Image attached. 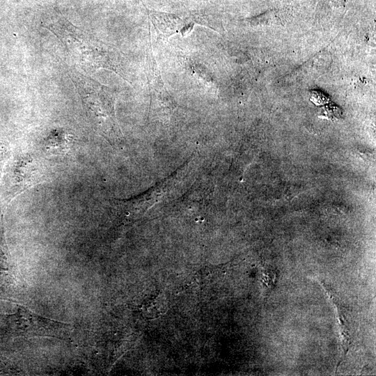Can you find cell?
<instances>
[{
  "label": "cell",
  "instance_id": "6da1fadb",
  "mask_svg": "<svg viewBox=\"0 0 376 376\" xmlns=\"http://www.w3.org/2000/svg\"><path fill=\"white\" fill-rule=\"evenodd\" d=\"M43 26L58 38L71 61L85 72L102 65L103 56L97 42L66 18L54 17Z\"/></svg>",
  "mask_w": 376,
  "mask_h": 376
},
{
  "label": "cell",
  "instance_id": "7a4b0ae2",
  "mask_svg": "<svg viewBox=\"0 0 376 376\" xmlns=\"http://www.w3.org/2000/svg\"><path fill=\"white\" fill-rule=\"evenodd\" d=\"M70 77L78 91L87 117L102 127L109 117L110 109L102 86L78 72H71Z\"/></svg>",
  "mask_w": 376,
  "mask_h": 376
},
{
  "label": "cell",
  "instance_id": "3957f363",
  "mask_svg": "<svg viewBox=\"0 0 376 376\" xmlns=\"http://www.w3.org/2000/svg\"><path fill=\"white\" fill-rule=\"evenodd\" d=\"M321 283L322 286H324L327 294L329 295L331 301L335 306L336 309L340 324V331L342 338V348L343 350L344 357H345L352 343V330L350 317L348 315L347 308L343 307L339 299L331 291L329 287L327 286L326 284L322 281Z\"/></svg>",
  "mask_w": 376,
  "mask_h": 376
},
{
  "label": "cell",
  "instance_id": "277c9868",
  "mask_svg": "<svg viewBox=\"0 0 376 376\" xmlns=\"http://www.w3.org/2000/svg\"><path fill=\"white\" fill-rule=\"evenodd\" d=\"M69 139L65 134L53 133L52 134L45 144L46 148L51 151H64L67 148Z\"/></svg>",
  "mask_w": 376,
  "mask_h": 376
}]
</instances>
